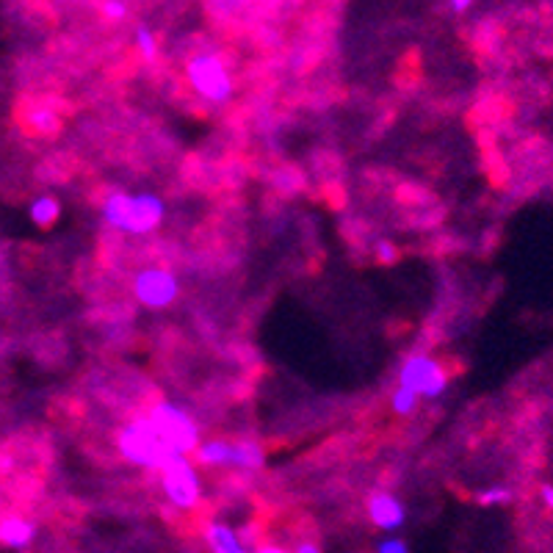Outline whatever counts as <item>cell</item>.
Returning <instances> with one entry per match:
<instances>
[{"instance_id":"cell-1","label":"cell","mask_w":553,"mask_h":553,"mask_svg":"<svg viewBox=\"0 0 553 553\" xmlns=\"http://www.w3.org/2000/svg\"><path fill=\"white\" fill-rule=\"evenodd\" d=\"M166 216V202L153 191L125 194L114 191L103 200V219L111 230L130 233V236H147L161 227Z\"/></svg>"},{"instance_id":"cell-2","label":"cell","mask_w":553,"mask_h":553,"mask_svg":"<svg viewBox=\"0 0 553 553\" xmlns=\"http://www.w3.org/2000/svg\"><path fill=\"white\" fill-rule=\"evenodd\" d=\"M117 448L125 462L142 468V471L161 473L175 459V454L164 446L161 435L155 432L147 415L130 418L128 424L117 432Z\"/></svg>"},{"instance_id":"cell-3","label":"cell","mask_w":553,"mask_h":553,"mask_svg":"<svg viewBox=\"0 0 553 553\" xmlns=\"http://www.w3.org/2000/svg\"><path fill=\"white\" fill-rule=\"evenodd\" d=\"M150 424L155 426V432L161 435L164 446L175 454V457H189L200 446V426L191 418L189 412L183 410L175 401H155L150 412H147Z\"/></svg>"},{"instance_id":"cell-4","label":"cell","mask_w":553,"mask_h":553,"mask_svg":"<svg viewBox=\"0 0 553 553\" xmlns=\"http://www.w3.org/2000/svg\"><path fill=\"white\" fill-rule=\"evenodd\" d=\"M186 78H189L194 95L202 97L205 103H213V106L227 103L236 92V83H233L227 61L219 53H211V50L191 56L189 64H186Z\"/></svg>"},{"instance_id":"cell-5","label":"cell","mask_w":553,"mask_h":553,"mask_svg":"<svg viewBox=\"0 0 553 553\" xmlns=\"http://www.w3.org/2000/svg\"><path fill=\"white\" fill-rule=\"evenodd\" d=\"M448 371L429 354H412L399 371V388L410 390L418 399H440L448 390Z\"/></svg>"},{"instance_id":"cell-6","label":"cell","mask_w":553,"mask_h":553,"mask_svg":"<svg viewBox=\"0 0 553 553\" xmlns=\"http://www.w3.org/2000/svg\"><path fill=\"white\" fill-rule=\"evenodd\" d=\"M161 487H164V495L175 509L189 512V509L200 504V473H197V468H194V462L189 457H175L166 465L164 471H161Z\"/></svg>"},{"instance_id":"cell-7","label":"cell","mask_w":553,"mask_h":553,"mask_svg":"<svg viewBox=\"0 0 553 553\" xmlns=\"http://www.w3.org/2000/svg\"><path fill=\"white\" fill-rule=\"evenodd\" d=\"M133 294L150 310H164L180 296V280L175 271L161 269V266H150L142 269L133 280Z\"/></svg>"},{"instance_id":"cell-8","label":"cell","mask_w":553,"mask_h":553,"mask_svg":"<svg viewBox=\"0 0 553 553\" xmlns=\"http://www.w3.org/2000/svg\"><path fill=\"white\" fill-rule=\"evenodd\" d=\"M368 518L382 531H399L407 523V506L401 504L399 495L374 493L368 498Z\"/></svg>"},{"instance_id":"cell-9","label":"cell","mask_w":553,"mask_h":553,"mask_svg":"<svg viewBox=\"0 0 553 553\" xmlns=\"http://www.w3.org/2000/svg\"><path fill=\"white\" fill-rule=\"evenodd\" d=\"M205 545H208L211 553H252L244 537L233 526L219 523V520H213V523L205 526Z\"/></svg>"},{"instance_id":"cell-10","label":"cell","mask_w":553,"mask_h":553,"mask_svg":"<svg viewBox=\"0 0 553 553\" xmlns=\"http://www.w3.org/2000/svg\"><path fill=\"white\" fill-rule=\"evenodd\" d=\"M23 128L34 136H53L61 130V114L56 111V106L34 103L23 111Z\"/></svg>"},{"instance_id":"cell-11","label":"cell","mask_w":553,"mask_h":553,"mask_svg":"<svg viewBox=\"0 0 553 553\" xmlns=\"http://www.w3.org/2000/svg\"><path fill=\"white\" fill-rule=\"evenodd\" d=\"M36 537V526L23 515H0V542L6 548H28Z\"/></svg>"},{"instance_id":"cell-12","label":"cell","mask_w":553,"mask_h":553,"mask_svg":"<svg viewBox=\"0 0 553 553\" xmlns=\"http://www.w3.org/2000/svg\"><path fill=\"white\" fill-rule=\"evenodd\" d=\"M263 465H266V451H263L260 443H255V440H238V443H233L230 468L252 473V471H260Z\"/></svg>"},{"instance_id":"cell-13","label":"cell","mask_w":553,"mask_h":553,"mask_svg":"<svg viewBox=\"0 0 553 553\" xmlns=\"http://www.w3.org/2000/svg\"><path fill=\"white\" fill-rule=\"evenodd\" d=\"M194 457L205 468H230V457H233V443L227 440H205L197 446Z\"/></svg>"},{"instance_id":"cell-14","label":"cell","mask_w":553,"mask_h":553,"mask_svg":"<svg viewBox=\"0 0 553 553\" xmlns=\"http://www.w3.org/2000/svg\"><path fill=\"white\" fill-rule=\"evenodd\" d=\"M28 216H31V222L36 227H42V230H48L53 224L59 222L61 216V202L53 197V194H39L31 205H28Z\"/></svg>"},{"instance_id":"cell-15","label":"cell","mask_w":553,"mask_h":553,"mask_svg":"<svg viewBox=\"0 0 553 553\" xmlns=\"http://www.w3.org/2000/svg\"><path fill=\"white\" fill-rule=\"evenodd\" d=\"M509 501H515V493H512L509 487H504V484L487 487V490H482V493L476 495V504L482 506H504L509 504Z\"/></svg>"},{"instance_id":"cell-16","label":"cell","mask_w":553,"mask_h":553,"mask_svg":"<svg viewBox=\"0 0 553 553\" xmlns=\"http://www.w3.org/2000/svg\"><path fill=\"white\" fill-rule=\"evenodd\" d=\"M136 48H139L144 61H155V56H158V39H155V34L147 25L136 28Z\"/></svg>"},{"instance_id":"cell-17","label":"cell","mask_w":553,"mask_h":553,"mask_svg":"<svg viewBox=\"0 0 553 553\" xmlns=\"http://www.w3.org/2000/svg\"><path fill=\"white\" fill-rule=\"evenodd\" d=\"M418 396L415 393H410V390L404 388H396L393 390V396H390V407H393V412L396 415H412V412L418 410Z\"/></svg>"},{"instance_id":"cell-18","label":"cell","mask_w":553,"mask_h":553,"mask_svg":"<svg viewBox=\"0 0 553 553\" xmlns=\"http://www.w3.org/2000/svg\"><path fill=\"white\" fill-rule=\"evenodd\" d=\"M100 12L106 14L108 20H122L128 14V3L125 0H103Z\"/></svg>"},{"instance_id":"cell-19","label":"cell","mask_w":553,"mask_h":553,"mask_svg":"<svg viewBox=\"0 0 553 553\" xmlns=\"http://www.w3.org/2000/svg\"><path fill=\"white\" fill-rule=\"evenodd\" d=\"M374 255H377L379 263H396V260H399V249L393 247L390 241H377Z\"/></svg>"},{"instance_id":"cell-20","label":"cell","mask_w":553,"mask_h":553,"mask_svg":"<svg viewBox=\"0 0 553 553\" xmlns=\"http://www.w3.org/2000/svg\"><path fill=\"white\" fill-rule=\"evenodd\" d=\"M377 553H410L407 542L399 540V537H385V540L377 545Z\"/></svg>"},{"instance_id":"cell-21","label":"cell","mask_w":553,"mask_h":553,"mask_svg":"<svg viewBox=\"0 0 553 553\" xmlns=\"http://www.w3.org/2000/svg\"><path fill=\"white\" fill-rule=\"evenodd\" d=\"M448 6H451V9H454V12H468V9H471L473 6V0H446Z\"/></svg>"},{"instance_id":"cell-22","label":"cell","mask_w":553,"mask_h":553,"mask_svg":"<svg viewBox=\"0 0 553 553\" xmlns=\"http://www.w3.org/2000/svg\"><path fill=\"white\" fill-rule=\"evenodd\" d=\"M255 553H288V551H285L283 545H277V542H263Z\"/></svg>"},{"instance_id":"cell-23","label":"cell","mask_w":553,"mask_h":553,"mask_svg":"<svg viewBox=\"0 0 553 553\" xmlns=\"http://www.w3.org/2000/svg\"><path fill=\"white\" fill-rule=\"evenodd\" d=\"M294 553H321V548H318L316 542L305 540V542H299V545H296Z\"/></svg>"},{"instance_id":"cell-24","label":"cell","mask_w":553,"mask_h":553,"mask_svg":"<svg viewBox=\"0 0 553 553\" xmlns=\"http://www.w3.org/2000/svg\"><path fill=\"white\" fill-rule=\"evenodd\" d=\"M542 501H545V506H548V509L553 512V487L551 484H545V487H542Z\"/></svg>"},{"instance_id":"cell-25","label":"cell","mask_w":553,"mask_h":553,"mask_svg":"<svg viewBox=\"0 0 553 553\" xmlns=\"http://www.w3.org/2000/svg\"><path fill=\"white\" fill-rule=\"evenodd\" d=\"M0 473H3V459H0Z\"/></svg>"}]
</instances>
